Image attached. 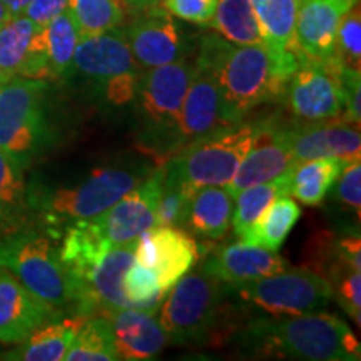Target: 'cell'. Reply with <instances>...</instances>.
Returning a JSON list of instances; mask_svg holds the SVG:
<instances>
[{"label": "cell", "instance_id": "cell-1", "mask_svg": "<svg viewBox=\"0 0 361 361\" xmlns=\"http://www.w3.org/2000/svg\"><path fill=\"white\" fill-rule=\"evenodd\" d=\"M196 62L209 66L219 82L223 117L229 126L246 114L284 96L288 80L300 66L293 52H274L266 45H234L218 35L201 39Z\"/></svg>", "mask_w": 361, "mask_h": 361}, {"label": "cell", "instance_id": "cell-2", "mask_svg": "<svg viewBox=\"0 0 361 361\" xmlns=\"http://www.w3.org/2000/svg\"><path fill=\"white\" fill-rule=\"evenodd\" d=\"M241 345L261 355L306 361H358L361 346L348 324L333 314L308 313L255 319Z\"/></svg>", "mask_w": 361, "mask_h": 361}, {"label": "cell", "instance_id": "cell-3", "mask_svg": "<svg viewBox=\"0 0 361 361\" xmlns=\"http://www.w3.org/2000/svg\"><path fill=\"white\" fill-rule=\"evenodd\" d=\"M192 72L194 64L186 59L141 72L133 107L144 149L161 156L176 152L180 107Z\"/></svg>", "mask_w": 361, "mask_h": 361}, {"label": "cell", "instance_id": "cell-4", "mask_svg": "<svg viewBox=\"0 0 361 361\" xmlns=\"http://www.w3.org/2000/svg\"><path fill=\"white\" fill-rule=\"evenodd\" d=\"M142 69L134 61L124 29L79 37L67 78L80 79L96 101L107 107L133 104Z\"/></svg>", "mask_w": 361, "mask_h": 361}, {"label": "cell", "instance_id": "cell-5", "mask_svg": "<svg viewBox=\"0 0 361 361\" xmlns=\"http://www.w3.org/2000/svg\"><path fill=\"white\" fill-rule=\"evenodd\" d=\"M52 142L47 82L25 78L0 82V149L27 169Z\"/></svg>", "mask_w": 361, "mask_h": 361}, {"label": "cell", "instance_id": "cell-6", "mask_svg": "<svg viewBox=\"0 0 361 361\" xmlns=\"http://www.w3.org/2000/svg\"><path fill=\"white\" fill-rule=\"evenodd\" d=\"M0 266L59 313L72 314L71 281L52 234L27 226L2 234Z\"/></svg>", "mask_w": 361, "mask_h": 361}, {"label": "cell", "instance_id": "cell-7", "mask_svg": "<svg viewBox=\"0 0 361 361\" xmlns=\"http://www.w3.org/2000/svg\"><path fill=\"white\" fill-rule=\"evenodd\" d=\"M151 169L146 164L128 162L92 171L87 178L71 188H59L42 194L39 211L47 224H71L92 219L137 186Z\"/></svg>", "mask_w": 361, "mask_h": 361}, {"label": "cell", "instance_id": "cell-8", "mask_svg": "<svg viewBox=\"0 0 361 361\" xmlns=\"http://www.w3.org/2000/svg\"><path fill=\"white\" fill-rule=\"evenodd\" d=\"M258 124L239 123L194 141L169 157L184 188L194 194L207 186H226L255 142Z\"/></svg>", "mask_w": 361, "mask_h": 361}, {"label": "cell", "instance_id": "cell-9", "mask_svg": "<svg viewBox=\"0 0 361 361\" xmlns=\"http://www.w3.org/2000/svg\"><path fill=\"white\" fill-rule=\"evenodd\" d=\"M226 284L202 269L188 271L166 291L161 303L159 323L168 341L176 345L202 343L219 322Z\"/></svg>", "mask_w": 361, "mask_h": 361}, {"label": "cell", "instance_id": "cell-10", "mask_svg": "<svg viewBox=\"0 0 361 361\" xmlns=\"http://www.w3.org/2000/svg\"><path fill=\"white\" fill-rule=\"evenodd\" d=\"M226 290L274 318L319 313L333 300L331 284L308 268L283 269L234 286L226 284Z\"/></svg>", "mask_w": 361, "mask_h": 361}, {"label": "cell", "instance_id": "cell-11", "mask_svg": "<svg viewBox=\"0 0 361 361\" xmlns=\"http://www.w3.org/2000/svg\"><path fill=\"white\" fill-rule=\"evenodd\" d=\"M343 69L335 57L323 62L300 61L284 90L293 114L308 123L341 117L345 109Z\"/></svg>", "mask_w": 361, "mask_h": 361}, {"label": "cell", "instance_id": "cell-12", "mask_svg": "<svg viewBox=\"0 0 361 361\" xmlns=\"http://www.w3.org/2000/svg\"><path fill=\"white\" fill-rule=\"evenodd\" d=\"M135 241L112 246L87 273L72 283V314L107 316L112 311L128 308L123 291V278L134 263Z\"/></svg>", "mask_w": 361, "mask_h": 361}, {"label": "cell", "instance_id": "cell-13", "mask_svg": "<svg viewBox=\"0 0 361 361\" xmlns=\"http://www.w3.org/2000/svg\"><path fill=\"white\" fill-rule=\"evenodd\" d=\"M162 166L151 171L141 183L109 209L90 219L94 229L109 246L135 241L156 226V207L161 191Z\"/></svg>", "mask_w": 361, "mask_h": 361}, {"label": "cell", "instance_id": "cell-14", "mask_svg": "<svg viewBox=\"0 0 361 361\" xmlns=\"http://www.w3.org/2000/svg\"><path fill=\"white\" fill-rule=\"evenodd\" d=\"M137 12L139 17L126 27L124 34L134 61L142 71L186 59L189 47L174 16L161 6Z\"/></svg>", "mask_w": 361, "mask_h": 361}, {"label": "cell", "instance_id": "cell-15", "mask_svg": "<svg viewBox=\"0 0 361 361\" xmlns=\"http://www.w3.org/2000/svg\"><path fill=\"white\" fill-rule=\"evenodd\" d=\"M296 164L298 161L288 141L286 126H279L274 121H263L258 123V133L251 149L224 188L234 200L243 189L276 179L295 169Z\"/></svg>", "mask_w": 361, "mask_h": 361}, {"label": "cell", "instance_id": "cell-16", "mask_svg": "<svg viewBox=\"0 0 361 361\" xmlns=\"http://www.w3.org/2000/svg\"><path fill=\"white\" fill-rule=\"evenodd\" d=\"M200 256L196 239L171 226H154L141 234L135 245L134 261L156 271L162 291H168L191 271Z\"/></svg>", "mask_w": 361, "mask_h": 361}, {"label": "cell", "instance_id": "cell-17", "mask_svg": "<svg viewBox=\"0 0 361 361\" xmlns=\"http://www.w3.org/2000/svg\"><path fill=\"white\" fill-rule=\"evenodd\" d=\"M229 126L223 117L219 82L209 66L196 62L178 123V149Z\"/></svg>", "mask_w": 361, "mask_h": 361}, {"label": "cell", "instance_id": "cell-18", "mask_svg": "<svg viewBox=\"0 0 361 361\" xmlns=\"http://www.w3.org/2000/svg\"><path fill=\"white\" fill-rule=\"evenodd\" d=\"M0 72L6 80L51 79L44 27L25 16H12L0 25Z\"/></svg>", "mask_w": 361, "mask_h": 361}, {"label": "cell", "instance_id": "cell-19", "mask_svg": "<svg viewBox=\"0 0 361 361\" xmlns=\"http://www.w3.org/2000/svg\"><path fill=\"white\" fill-rule=\"evenodd\" d=\"M360 0H300L295 47L300 61L323 62L333 57L340 22Z\"/></svg>", "mask_w": 361, "mask_h": 361}, {"label": "cell", "instance_id": "cell-20", "mask_svg": "<svg viewBox=\"0 0 361 361\" xmlns=\"http://www.w3.org/2000/svg\"><path fill=\"white\" fill-rule=\"evenodd\" d=\"M59 311L30 293L19 279L0 269V343L19 345Z\"/></svg>", "mask_w": 361, "mask_h": 361}, {"label": "cell", "instance_id": "cell-21", "mask_svg": "<svg viewBox=\"0 0 361 361\" xmlns=\"http://www.w3.org/2000/svg\"><path fill=\"white\" fill-rule=\"evenodd\" d=\"M288 141L298 162L318 157H341L346 161L361 157L360 124L350 123L345 117L288 128Z\"/></svg>", "mask_w": 361, "mask_h": 361}, {"label": "cell", "instance_id": "cell-22", "mask_svg": "<svg viewBox=\"0 0 361 361\" xmlns=\"http://www.w3.org/2000/svg\"><path fill=\"white\" fill-rule=\"evenodd\" d=\"M288 263L278 251L247 243H231L206 256L201 269L228 286L259 279L286 269Z\"/></svg>", "mask_w": 361, "mask_h": 361}, {"label": "cell", "instance_id": "cell-23", "mask_svg": "<svg viewBox=\"0 0 361 361\" xmlns=\"http://www.w3.org/2000/svg\"><path fill=\"white\" fill-rule=\"evenodd\" d=\"M119 360L146 361L154 360L168 345V336L159 319L152 313L137 308H123L106 316Z\"/></svg>", "mask_w": 361, "mask_h": 361}, {"label": "cell", "instance_id": "cell-24", "mask_svg": "<svg viewBox=\"0 0 361 361\" xmlns=\"http://www.w3.org/2000/svg\"><path fill=\"white\" fill-rule=\"evenodd\" d=\"M308 266L331 284L350 271H361L360 233H318L308 245Z\"/></svg>", "mask_w": 361, "mask_h": 361}, {"label": "cell", "instance_id": "cell-25", "mask_svg": "<svg viewBox=\"0 0 361 361\" xmlns=\"http://www.w3.org/2000/svg\"><path fill=\"white\" fill-rule=\"evenodd\" d=\"M87 316L71 314L54 318L39 326L27 340L19 343L16 350L6 353V360L16 361H61L69 350L72 340L82 326Z\"/></svg>", "mask_w": 361, "mask_h": 361}, {"label": "cell", "instance_id": "cell-26", "mask_svg": "<svg viewBox=\"0 0 361 361\" xmlns=\"http://www.w3.org/2000/svg\"><path fill=\"white\" fill-rule=\"evenodd\" d=\"M233 197L224 186H207L197 189L189 202L184 229L194 236L219 241L231 226Z\"/></svg>", "mask_w": 361, "mask_h": 361}, {"label": "cell", "instance_id": "cell-27", "mask_svg": "<svg viewBox=\"0 0 361 361\" xmlns=\"http://www.w3.org/2000/svg\"><path fill=\"white\" fill-rule=\"evenodd\" d=\"M346 162L348 161L341 157H318L298 162L291 173L290 194L305 206L322 204Z\"/></svg>", "mask_w": 361, "mask_h": 361}, {"label": "cell", "instance_id": "cell-28", "mask_svg": "<svg viewBox=\"0 0 361 361\" xmlns=\"http://www.w3.org/2000/svg\"><path fill=\"white\" fill-rule=\"evenodd\" d=\"M250 2L261 27L264 44L271 51L296 54L295 24L300 0H250Z\"/></svg>", "mask_w": 361, "mask_h": 361}, {"label": "cell", "instance_id": "cell-29", "mask_svg": "<svg viewBox=\"0 0 361 361\" xmlns=\"http://www.w3.org/2000/svg\"><path fill=\"white\" fill-rule=\"evenodd\" d=\"M291 171L279 176V178L268 180V183L255 184L243 189L234 200L236 206L233 207L231 226L238 238L241 239L250 229L258 223V219L278 197L290 196L291 186Z\"/></svg>", "mask_w": 361, "mask_h": 361}, {"label": "cell", "instance_id": "cell-30", "mask_svg": "<svg viewBox=\"0 0 361 361\" xmlns=\"http://www.w3.org/2000/svg\"><path fill=\"white\" fill-rule=\"evenodd\" d=\"M29 211V192L24 169L0 149V226L4 234L24 226Z\"/></svg>", "mask_w": 361, "mask_h": 361}, {"label": "cell", "instance_id": "cell-31", "mask_svg": "<svg viewBox=\"0 0 361 361\" xmlns=\"http://www.w3.org/2000/svg\"><path fill=\"white\" fill-rule=\"evenodd\" d=\"M301 216V207L290 196H281L264 211L252 228L239 241L279 251Z\"/></svg>", "mask_w": 361, "mask_h": 361}, {"label": "cell", "instance_id": "cell-32", "mask_svg": "<svg viewBox=\"0 0 361 361\" xmlns=\"http://www.w3.org/2000/svg\"><path fill=\"white\" fill-rule=\"evenodd\" d=\"M209 27L234 45L264 42L250 0H218Z\"/></svg>", "mask_w": 361, "mask_h": 361}, {"label": "cell", "instance_id": "cell-33", "mask_svg": "<svg viewBox=\"0 0 361 361\" xmlns=\"http://www.w3.org/2000/svg\"><path fill=\"white\" fill-rule=\"evenodd\" d=\"M51 79H66L79 42V30L69 8L44 27Z\"/></svg>", "mask_w": 361, "mask_h": 361}, {"label": "cell", "instance_id": "cell-34", "mask_svg": "<svg viewBox=\"0 0 361 361\" xmlns=\"http://www.w3.org/2000/svg\"><path fill=\"white\" fill-rule=\"evenodd\" d=\"M66 361H119L106 316H90L72 340Z\"/></svg>", "mask_w": 361, "mask_h": 361}, {"label": "cell", "instance_id": "cell-35", "mask_svg": "<svg viewBox=\"0 0 361 361\" xmlns=\"http://www.w3.org/2000/svg\"><path fill=\"white\" fill-rule=\"evenodd\" d=\"M67 8L74 17L80 37L107 32L124 22L121 0H69Z\"/></svg>", "mask_w": 361, "mask_h": 361}, {"label": "cell", "instance_id": "cell-36", "mask_svg": "<svg viewBox=\"0 0 361 361\" xmlns=\"http://www.w3.org/2000/svg\"><path fill=\"white\" fill-rule=\"evenodd\" d=\"M191 197L192 194L184 188L173 166L166 161V164L162 166L161 191L156 207V226L184 229Z\"/></svg>", "mask_w": 361, "mask_h": 361}, {"label": "cell", "instance_id": "cell-37", "mask_svg": "<svg viewBox=\"0 0 361 361\" xmlns=\"http://www.w3.org/2000/svg\"><path fill=\"white\" fill-rule=\"evenodd\" d=\"M123 291L130 308L144 310L154 314L164 300L156 271L134 261L124 273Z\"/></svg>", "mask_w": 361, "mask_h": 361}, {"label": "cell", "instance_id": "cell-38", "mask_svg": "<svg viewBox=\"0 0 361 361\" xmlns=\"http://www.w3.org/2000/svg\"><path fill=\"white\" fill-rule=\"evenodd\" d=\"M336 59L345 69L361 74V12L360 2L345 13L340 22L335 40Z\"/></svg>", "mask_w": 361, "mask_h": 361}, {"label": "cell", "instance_id": "cell-39", "mask_svg": "<svg viewBox=\"0 0 361 361\" xmlns=\"http://www.w3.org/2000/svg\"><path fill=\"white\" fill-rule=\"evenodd\" d=\"M333 300L356 323L361 324V271H350L331 283Z\"/></svg>", "mask_w": 361, "mask_h": 361}, {"label": "cell", "instance_id": "cell-40", "mask_svg": "<svg viewBox=\"0 0 361 361\" xmlns=\"http://www.w3.org/2000/svg\"><path fill=\"white\" fill-rule=\"evenodd\" d=\"M159 6L180 20L196 25H209L218 0H162Z\"/></svg>", "mask_w": 361, "mask_h": 361}, {"label": "cell", "instance_id": "cell-41", "mask_svg": "<svg viewBox=\"0 0 361 361\" xmlns=\"http://www.w3.org/2000/svg\"><path fill=\"white\" fill-rule=\"evenodd\" d=\"M336 186V200L348 209L355 211L360 221L361 211V162L360 159L348 161L343 168Z\"/></svg>", "mask_w": 361, "mask_h": 361}, {"label": "cell", "instance_id": "cell-42", "mask_svg": "<svg viewBox=\"0 0 361 361\" xmlns=\"http://www.w3.org/2000/svg\"><path fill=\"white\" fill-rule=\"evenodd\" d=\"M67 7H69V0H30L22 16H25L39 27H45L67 11Z\"/></svg>", "mask_w": 361, "mask_h": 361}, {"label": "cell", "instance_id": "cell-43", "mask_svg": "<svg viewBox=\"0 0 361 361\" xmlns=\"http://www.w3.org/2000/svg\"><path fill=\"white\" fill-rule=\"evenodd\" d=\"M30 0H0V4H4L12 16H22Z\"/></svg>", "mask_w": 361, "mask_h": 361}, {"label": "cell", "instance_id": "cell-44", "mask_svg": "<svg viewBox=\"0 0 361 361\" xmlns=\"http://www.w3.org/2000/svg\"><path fill=\"white\" fill-rule=\"evenodd\" d=\"M162 0H137V8H135V12L141 11V8H147V7H154V6H159Z\"/></svg>", "mask_w": 361, "mask_h": 361}, {"label": "cell", "instance_id": "cell-45", "mask_svg": "<svg viewBox=\"0 0 361 361\" xmlns=\"http://www.w3.org/2000/svg\"><path fill=\"white\" fill-rule=\"evenodd\" d=\"M11 17H12V13L7 11V7L4 6V4H0V25H2L7 19H11Z\"/></svg>", "mask_w": 361, "mask_h": 361}, {"label": "cell", "instance_id": "cell-46", "mask_svg": "<svg viewBox=\"0 0 361 361\" xmlns=\"http://www.w3.org/2000/svg\"><path fill=\"white\" fill-rule=\"evenodd\" d=\"M121 2L126 4V6L133 8V11H135V8H137V0H121Z\"/></svg>", "mask_w": 361, "mask_h": 361}, {"label": "cell", "instance_id": "cell-47", "mask_svg": "<svg viewBox=\"0 0 361 361\" xmlns=\"http://www.w3.org/2000/svg\"><path fill=\"white\" fill-rule=\"evenodd\" d=\"M4 80H6V78H4L2 72H0V82H4Z\"/></svg>", "mask_w": 361, "mask_h": 361}, {"label": "cell", "instance_id": "cell-48", "mask_svg": "<svg viewBox=\"0 0 361 361\" xmlns=\"http://www.w3.org/2000/svg\"><path fill=\"white\" fill-rule=\"evenodd\" d=\"M4 234V229H2V226H0V236H2Z\"/></svg>", "mask_w": 361, "mask_h": 361}, {"label": "cell", "instance_id": "cell-49", "mask_svg": "<svg viewBox=\"0 0 361 361\" xmlns=\"http://www.w3.org/2000/svg\"><path fill=\"white\" fill-rule=\"evenodd\" d=\"M0 269H2V266H0Z\"/></svg>", "mask_w": 361, "mask_h": 361}]
</instances>
